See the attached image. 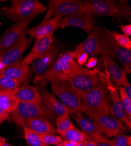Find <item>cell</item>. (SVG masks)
I'll list each match as a JSON object with an SVG mask.
<instances>
[{"label":"cell","mask_w":131,"mask_h":146,"mask_svg":"<svg viewBox=\"0 0 131 146\" xmlns=\"http://www.w3.org/2000/svg\"><path fill=\"white\" fill-rule=\"evenodd\" d=\"M0 72H1V71H0Z\"/></svg>","instance_id":"obj_46"},{"label":"cell","mask_w":131,"mask_h":146,"mask_svg":"<svg viewBox=\"0 0 131 146\" xmlns=\"http://www.w3.org/2000/svg\"><path fill=\"white\" fill-rule=\"evenodd\" d=\"M98 146H113L111 140L107 138L103 134L91 139Z\"/></svg>","instance_id":"obj_34"},{"label":"cell","mask_w":131,"mask_h":146,"mask_svg":"<svg viewBox=\"0 0 131 146\" xmlns=\"http://www.w3.org/2000/svg\"><path fill=\"white\" fill-rule=\"evenodd\" d=\"M19 103L41 104L42 102V96L40 94L38 87L28 85H22L14 94Z\"/></svg>","instance_id":"obj_21"},{"label":"cell","mask_w":131,"mask_h":146,"mask_svg":"<svg viewBox=\"0 0 131 146\" xmlns=\"http://www.w3.org/2000/svg\"><path fill=\"white\" fill-rule=\"evenodd\" d=\"M32 42V38H26L18 44L0 56V71L18 61L21 55L27 50Z\"/></svg>","instance_id":"obj_18"},{"label":"cell","mask_w":131,"mask_h":146,"mask_svg":"<svg viewBox=\"0 0 131 146\" xmlns=\"http://www.w3.org/2000/svg\"><path fill=\"white\" fill-rule=\"evenodd\" d=\"M71 87L82 97L96 87L99 82V76L96 72L80 66L68 79Z\"/></svg>","instance_id":"obj_8"},{"label":"cell","mask_w":131,"mask_h":146,"mask_svg":"<svg viewBox=\"0 0 131 146\" xmlns=\"http://www.w3.org/2000/svg\"><path fill=\"white\" fill-rule=\"evenodd\" d=\"M59 135L65 139V140L76 143L84 141L89 138L85 133L76 128L74 125H72L69 129Z\"/></svg>","instance_id":"obj_26"},{"label":"cell","mask_w":131,"mask_h":146,"mask_svg":"<svg viewBox=\"0 0 131 146\" xmlns=\"http://www.w3.org/2000/svg\"><path fill=\"white\" fill-rule=\"evenodd\" d=\"M59 49L55 44H52L48 49L35 58L31 63V70L37 76H40L50 69L57 60Z\"/></svg>","instance_id":"obj_16"},{"label":"cell","mask_w":131,"mask_h":146,"mask_svg":"<svg viewBox=\"0 0 131 146\" xmlns=\"http://www.w3.org/2000/svg\"><path fill=\"white\" fill-rule=\"evenodd\" d=\"M42 142L46 144L57 145L63 141L62 137L54 135H40Z\"/></svg>","instance_id":"obj_33"},{"label":"cell","mask_w":131,"mask_h":146,"mask_svg":"<svg viewBox=\"0 0 131 146\" xmlns=\"http://www.w3.org/2000/svg\"><path fill=\"white\" fill-rule=\"evenodd\" d=\"M20 87L18 81L0 74V94H15Z\"/></svg>","instance_id":"obj_27"},{"label":"cell","mask_w":131,"mask_h":146,"mask_svg":"<svg viewBox=\"0 0 131 146\" xmlns=\"http://www.w3.org/2000/svg\"><path fill=\"white\" fill-rule=\"evenodd\" d=\"M104 78L106 89L109 92L110 99L112 102V105L110 108V113L112 116L122 121L130 130L131 128V121L122 104L120 94L111 81L106 72L104 74Z\"/></svg>","instance_id":"obj_11"},{"label":"cell","mask_w":131,"mask_h":146,"mask_svg":"<svg viewBox=\"0 0 131 146\" xmlns=\"http://www.w3.org/2000/svg\"><path fill=\"white\" fill-rule=\"evenodd\" d=\"M94 16L91 14H79L62 18L59 22L56 29L71 27L82 29L89 35L95 28Z\"/></svg>","instance_id":"obj_17"},{"label":"cell","mask_w":131,"mask_h":146,"mask_svg":"<svg viewBox=\"0 0 131 146\" xmlns=\"http://www.w3.org/2000/svg\"><path fill=\"white\" fill-rule=\"evenodd\" d=\"M118 89L125 111L129 118L131 120V98L127 95L122 86L120 87Z\"/></svg>","instance_id":"obj_31"},{"label":"cell","mask_w":131,"mask_h":146,"mask_svg":"<svg viewBox=\"0 0 131 146\" xmlns=\"http://www.w3.org/2000/svg\"><path fill=\"white\" fill-rule=\"evenodd\" d=\"M48 8L54 17L62 18L79 15L91 14L87 1L82 0H50Z\"/></svg>","instance_id":"obj_9"},{"label":"cell","mask_w":131,"mask_h":146,"mask_svg":"<svg viewBox=\"0 0 131 146\" xmlns=\"http://www.w3.org/2000/svg\"><path fill=\"white\" fill-rule=\"evenodd\" d=\"M84 142H85V146H98L96 143L89 139V137L86 140H85Z\"/></svg>","instance_id":"obj_41"},{"label":"cell","mask_w":131,"mask_h":146,"mask_svg":"<svg viewBox=\"0 0 131 146\" xmlns=\"http://www.w3.org/2000/svg\"><path fill=\"white\" fill-rule=\"evenodd\" d=\"M42 117L54 122L56 116L44 103H19L15 110L10 113V119L18 126H24L26 121L32 118Z\"/></svg>","instance_id":"obj_6"},{"label":"cell","mask_w":131,"mask_h":146,"mask_svg":"<svg viewBox=\"0 0 131 146\" xmlns=\"http://www.w3.org/2000/svg\"><path fill=\"white\" fill-rule=\"evenodd\" d=\"M19 102L13 94H0V109L7 113L14 112Z\"/></svg>","instance_id":"obj_25"},{"label":"cell","mask_w":131,"mask_h":146,"mask_svg":"<svg viewBox=\"0 0 131 146\" xmlns=\"http://www.w3.org/2000/svg\"><path fill=\"white\" fill-rule=\"evenodd\" d=\"M91 14L93 16L110 17L120 19H129L130 7L127 1L116 0H89L87 1Z\"/></svg>","instance_id":"obj_4"},{"label":"cell","mask_w":131,"mask_h":146,"mask_svg":"<svg viewBox=\"0 0 131 146\" xmlns=\"http://www.w3.org/2000/svg\"><path fill=\"white\" fill-rule=\"evenodd\" d=\"M100 127L102 134L107 137H115L119 134L128 131V129L122 121L112 116L110 113L93 115L89 116Z\"/></svg>","instance_id":"obj_12"},{"label":"cell","mask_w":131,"mask_h":146,"mask_svg":"<svg viewBox=\"0 0 131 146\" xmlns=\"http://www.w3.org/2000/svg\"><path fill=\"white\" fill-rule=\"evenodd\" d=\"M53 40V33L37 39L31 52L23 59V62L28 65L30 64L35 58L45 52L52 44Z\"/></svg>","instance_id":"obj_22"},{"label":"cell","mask_w":131,"mask_h":146,"mask_svg":"<svg viewBox=\"0 0 131 146\" xmlns=\"http://www.w3.org/2000/svg\"><path fill=\"white\" fill-rule=\"evenodd\" d=\"M25 139L30 146H49L42 141L40 135L31 129L23 126Z\"/></svg>","instance_id":"obj_28"},{"label":"cell","mask_w":131,"mask_h":146,"mask_svg":"<svg viewBox=\"0 0 131 146\" xmlns=\"http://www.w3.org/2000/svg\"><path fill=\"white\" fill-rule=\"evenodd\" d=\"M51 84L53 92L71 112V115L82 112L81 99L68 81H54Z\"/></svg>","instance_id":"obj_7"},{"label":"cell","mask_w":131,"mask_h":146,"mask_svg":"<svg viewBox=\"0 0 131 146\" xmlns=\"http://www.w3.org/2000/svg\"><path fill=\"white\" fill-rule=\"evenodd\" d=\"M72 115L82 131L85 133L90 139L102 134L100 127L94 121L84 117L81 113Z\"/></svg>","instance_id":"obj_24"},{"label":"cell","mask_w":131,"mask_h":146,"mask_svg":"<svg viewBox=\"0 0 131 146\" xmlns=\"http://www.w3.org/2000/svg\"><path fill=\"white\" fill-rule=\"evenodd\" d=\"M121 29L124 35L128 36V37H129V36L131 35V25L130 24L125 26H122Z\"/></svg>","instance_id":"obj_38"},{"label":"cell","mask_w":131,"mask_h":146,"mask_svg":"<svg viewBox=\"0 0 131 146\" xmlns=\"http://www.w3.org/2000/svg\"><path fill=\"white\" fill-rule=\"evenodd\" d=\"M80 66L75 62L73 52H68L59 56L52 66L41 76L35 77L34 82L41 86L48 82L68 81V78Z\"/></svg>","instance_id":"obj_2"},{"label":"cell","mask_w":131,"mask_h":146,"mask_svg":"<svg viewBox=\"0 0 131 146\" xmlns=\"http://www.w3.org/2000/svg\"><path fill=\"white\" fill-rule=\"evenodd\" d=\"M55 123L57 126L56 132L58 134L64 132L73 125L69 115L66 113L58 116L55 119Z\"/></svg>","instance_id":"obj_30"},{"label":"cell","mask_w":131,"mask_h":146,"mask_svg":"<svg viewBox=\"0 0 131 146\" xmlns=\"http://www.w3.org/2000/svg\"><path fill=\"white\" fill-rule=\"evenodd\" d=\"M41 96L44 105L54 115L59 116L65 113L68 115L71 114L68 109L49 91H44Z\"/></svg>","instance_id":"obj_23"},{"label":"cell","mask_w":131,"mask_h":146,"mask_svg":"<svg viewBox=\"0 0 131 146\" xmlns=\"http://www.w3.org/2000/svg\"><path fill=\"white\" fill-rule=\"evenodd\" d=\"M77 144V143L68 141V140H65L63 141L62 143H59L58 145L59 146H76Z\"/></svg>","instance_id":"obj_40"},{"label":"cell","mask_w":131,"mask_h":146,"mask_svg":"<svg viewBox=\"0 0 131 146\" xmlns=\"http://www.w3.org/2000/svg\"><path fill=\"white\" fill-rule=\"evenodd\" d=\"M82 141V142H79V143H77V144L76 146H85V142Z\"/></svg>","instance_id":"obj_43"},{"label":"cell","mask_w":131,"mask_h":146,"mask_svg":"<svg viewBox=\"0 0 131 146\" xmlns=\"http://www.w3.org/2000/svg\"><path fill=\"white\" fill-rule=\"evenodd\" d=\"M122 86L127 95L130 98H131V85L129 82L127 77L124 80L122 84Z\"/></svg>","instance_id":"obj_36"},{"label":"cell","mask_w":131,"mask_h":146,"mask_svg":"<svg viewBox=\"0 0 131 146\" xmlns=\"http://www.w3.org/2000/svg\"><path fill=\"white\" fill-rule=\"evenodd\" d=\"M99 54L117 59L124 66L127 73L131 71V50L119 46L111 36L106 32L105 27H101V48Z\"/></svg>","instance_id":"obj_5"},{"label":"cell","mask_w":131,"mask_h":146,"mask_svg":"<svg viewBox=\"0 0 131 146\" xmlns=\"http://www.w3.org/2000/svg\"><path fill=\"white\" fill-rule=\"evenodd\" d=\"M5 141V139L4 137L0 136V141Z\"/></svg>","instance_id":"obj_44"},{"label":"cell","mask_w":131,"mask_h":146,"mask_svg":"<svg viewBox=\"0 0 131 146\" xmlns=\"http://www.w3.org/2000/svg\"><path fill=\"white\" fill-rule=\"evenodd\" d=\"M0 146H13L12 145H10L6 143V141H0Z\"/></svg>","instance_id":"obj_42"},{"label":"cell","mask_w":131,"mask_h":146,"mask_svg":"<svg viewBox=\"0 0 131 146\" xmlns=\"http://www.w3.org/2000/svg\"><path fill=\"white\" fill-rule=\"evenodd\" d=\"M9 116V114L4 112L3 110L0 109V125L3 123L7 120Z\"/></svg>","instance_id":"obj_39"},{"label":"cell","mask_w":131,"mask_h":146,"mask_svg":"<svg viewBox=\"0 0 131 146\" xmlns=\"http://www.w3.org/2000/svg\"><path fill=\"white\" fill-rule=\"evenodd\" d=\"M103 63L105 68V72L108 74L114 87L118 89L122 86L124 80L127 77L126 72L119 66L112 58L102 56Z\"/></svg>","instance_id":"obj_19"},{"label":"cell","mask_w":131,"mask_h":146,"mask_svg":"<svg viewBox=\"0 0 131 146\" xmlns=\"http://www.w3.org/2000/svg\"><path fill=\"white\" fill-rule=\"evenodd\" d=\"M88 58V54L85 53H81L77 55L76 59L77 63L79 66H82L86 64Z\"/></svg>","instance_id":"obj_35"},{"label":"cell","mask_w":131,"mask_h":146,"mask_svg":"<svg viewBox=\"0 0 131 146\" xmlns=\"http://www.w3.org/2000/svg\"><path fill=\"white\" fill-rule=\"evenodd\" d=\"M113 146H131V138L124 134H119L111 140Z\"/></svg>","instance_id":"obj_32"},{"label":"cell","mask_w":131,"mask_h":146,"mask_svg":"<svg viewBox=\"0 0 131 146\" xmlns=\"http://www.w3.org/2000/svg\"><path fill=\"white\" fill-rule=\"evenodd\" d=\"M56 146H59V145H56Z\"/></svg>","instance_id":"obj_45"},{"label":"cell","mask_w":131,"mask_h":146,"mask_svg":"<svg viewBox=\"0 0 131 146\" xmlns=\"http://www.w3.org/2000/svg\"><path fill=\"white\" fill-rule=\"evenodd\" d=\"M0 74L13 79L20 84L27 85L32 77V73L29 65L18 60L2 70Z\"/></svg>","instance_id":"obj_14"},{"label":"cell","mask_w":131,"mask_h":146,"mask_svg":"<svg viewBox=\"0 0 131 146\" xmlns=\"http://www.w3.org/2000/svg\"><path fill=\"white\" fill-rule=\"evenodd\" d=\"M24 126L40 135H54L56 132V129L52 121L42 117H37L27 120Z\"/></svg>","instance_id":"obj_20"},{"label":"cell","mask_w":131,"mask_h":146,"mask_svg":"<svg viewBox=\"0 0 131 146\" xmlns=\"http://www.w3.org/2000/svg\"><path fill=\"white\" fill-rule=\"evenodd\" d=\"M46 7L37 0H12L11 5L2 8L1 15L15 23L31 21Z\"/></svg>","instance_id":"obj_3"},{"label":"cell","mask_w":131,"mask_h":146,"mask_svg":"<svg viewBox=\"0 0 131 146\" xmlns=\"http://www.w3.org/2000/svg\"><path fill=\"white\" fill-rule=\"evenodd\" d=\"M101 27H95L88 38L82 43L79 44L75 50L73 52V56L75 60L78 54L81 53H85L88 55L96 56L99 54L101 48Z\"/></svg>","instance_id":"obj_13"},{"label":"cell","mask_w":131,"mask_h":146,"mask_svg":"<svg viewBox=\"0 0 131 146\" xmlns=\"http://www.w3.org/2000/svg\"><path fill=\"white\" fill-rule=\"evenodd\" d=\"M97 63H98L97 58L95 57H91L88 59V60H87L85 66L88 69H90L95 67L97 66Z\"/></svg>","instance_id":"obj_37"},{"label":"cell","mask_w":131,"mask_h":146,"mask_svg":"<svg viewBox=\"0 0 131 146\" xmlns=\"http://www.w3.org/2000/svg\"><path fill=\"white\" fill-rule=\"evenodd\" d=\"M106 31L111 36V37L119 46L125 48V49L131 50V40L129 37L124 35L112 32L107 28H106Z\"/></svg>","instance_id":"obj_29"},{"label":"cell","mask_w":131,"mask_h":146,"mask_svg":"<svg viewBox=\"0 0 131 146\" xmlns=\"http://www.w3.org/2000/svg\"><path fill=\"white\" fill-rule=\"evenodd\" d=\"M52 15V12L49 9L42 22L36 27L27 29L26 33L37 40L54 33L55 30L57 29L59 21L62 18L60 17L50 18Z\"/></svg>","instance_id":"obj_15"},{"label":"cell","mask_w":131,"mask_h":146,"mask_svg":"<svg viewBox=\"0 0 131 146\" xmlns=\"http://www.w3.org/2000/svg\"><path fill=\"white\" fill-rule=\"evenodd\" d=\"M110 97L106 87L104 74L100 73L97 86L81 98L82 112L88 116L110 113Z\"/></svg>","instance_id":"obj_1"},{"label":"cell","mask_w":131,"mask_h":146,"mask_svg":"<svg viewBox=\"0 0 131 146\" xmlns=\"http://www.w3.org/2000/svg\"><path fill=\"white\" fill-rule=\"evenodd\" d=\"M31 21L14 23L7 29L0 39V56L26 38V31Z\"/></svg>","instance_id":"obj_10"}]
</instances>
